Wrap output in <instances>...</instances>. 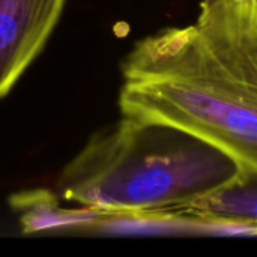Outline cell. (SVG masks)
<instances>
[{
	"instance_id": "3",
	"label": "cell",
	"mask_w": 257,
	"mask_h": 257,
	"mask_svg": "<svg viewBox=\"0 0 257 257\" xmlns=\"http://www.w3.org/2000/svg\"><path fill=\"white\" fill-rule=\"evenodd\" d=\"M65 0H0V99L50 38Z\"/></svg>"
},
{
	"instance_id": "1",
	"label": "cell",
	"mask_w": 257,
	"mask_h": 257,
	"mask_svg": "<svg viewBox=\"0 0 257 257\" xmlns=\"http://www.w3.org/2000/svg\"><path fill=\"white\" fill-rule=\"evenodd\" d=\"M122 74V116L182 130L257 176V3L203 0L191 24L139 41Z\"/></svg>"
},
{
	"instance_id": "5",
	"label": "cell",
	"mask_w": 257,
	"mask_h": 257,
	"mask_svg": "<svg viewBox=\"0 0 257 257\" xmlns=\"http://www.w3.org/2000/svg\"><path fill=\"white\" fill-rule=\"evenodd\" d=\"M176 212L227 224L238 233H257V176H241Z\"/></svg>"
},
{
	"instance_id": "6",
	"label": "cell",
	"mask_w": 257,
	"mask_h": 257,
	"mask_svg": "<svg viewBox=\"0 0 257 257\" xmlns=\"http://www.w3.org/2000/svg\"><path fill=\"white\" fill-rule=\"evenodd\" d=\"M250 2H254V3H257V0H250Z\"/></svg>"
},
{
	"instance_id": "2",
	"label": "cell",
	"mask_w": 257,
	"mask_h": 257,
	"mask_svg": "<svg viewBox=\"0 0 257 257\" xmlns=\"http://www.w3.org/2000/svg\"><path fill=\"white\" fill-rule=\"evenodd\" d=\"M241 178L209 143L169 125L122 116L65 166L57 191L102 211H179Z\"/></svg>"
},
{
	"instance_id": "4",
	"label": "cell",
	"mask_w": 257,
	"mask_h": 257,
	"mask_svg": "<svg viewBox=\"0 0 257 257\" xmlns=\"http://www.w3.org/2000/svg\"><path fill=\"white\" fill-rule=\"evenodd\" d=\"M12 209L20 215L21 230L32 233H87L101 209L60 206L59 197L50 190H29L12 194Z\"/></svg>"
}]
</instances>
